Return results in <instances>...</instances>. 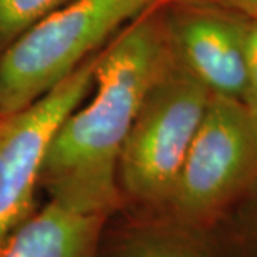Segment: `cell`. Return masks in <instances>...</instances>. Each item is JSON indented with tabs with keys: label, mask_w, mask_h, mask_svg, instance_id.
Returning a JSON list of instances; mask_svg holds the SVG:
<instances>
[{
	"label": "cell",
	"mask_w": 257,
	"mask_h": 257,
	"mask_svg": "<svg viewBox=\"0 0 257 257\" xmlns=\"http://www.w3.org/2000/svg\"><path fill=\"white\" fill-rule=\"evenodd\" d=\"M172 57L166 23L150 10L96 55L92 99L62 121L47 149L40 182L50 199L104 216L116 209L121 149L149 89Z\"/></svg>",
	"instance_id": "6da1fadb"
},
{
	"label": "cell",
	"mask_w": 257,
	"mask_h": 257,
	"mask_svg": "<svg viewBox=\"0 0 257 257\" xmlns=\"http://www.w3.org/2000/svg\"><path fill=\"white\" fill-rule=\"evenodd\" d=\"M160 0H70L6 46L0 57V119L39 100L94 49Z\"/></svg>",
	"instance_id": "7a4b0ae2"
},
{
	"label": "cell",
	"mask_w": 257,
	"mask_h": 257,
	"mask_svg": "<svg viewBox=\"0 0 257 257\" xmlns=\"http://www.w3.org/2000/svg\"><path fill=\"white\" fill-rule=\"evenodd\" d=\"M210 96L173 53L149 89L120 153L117 175L130 197L167 206Z\"/></svg>",
	"instance_id": "3957f363"
},
{
	"label": "cell",
	"mask_w": 257,
	"mask_h": 257,
	"mask_svg": "<svg viewBox=\"0 0 257 257\" xmlns=\"http://www.w3.org/2000/svg\"><path fill=\"white\" fill-rule=\"evenodd\" d=\"M257 184V116L211 94L167 206L183 223L207 220Z\"/></svg>",
	"instance_id": "277c9868"
},
{
	"label": "cell",
	"mask_w": 257,
	"mask_h": 257,
	"mask_svg": "<svg viewBox=\"0 0 257 257\" xmlns=\"http://www.w3.org/2000/svg\"><path fill=\"white\" fill-rule=\"evenodd\" d=\"M90 56L26 109L0 119V246L35 211V193L56 130L93 87Z\"/></svg>",
	"instance_id": "5b68a950"
},
{
	"label": "cell",
	"mask_w": 257,
	"mask_h": 257,
	"mask_svg": "<svg viewBox=\"0 0 257 257\" xmlns=\"http://www.w3.org/2000/svg\"><path fill=\"white\" fill-rule=\"evenodd\" d=\"M244 22L202 9L177 12L165 22L176 59L211 94L244 97Z\"/></svg>",
	"instance_id": "8992f818"
},
{
	"label": "cell",
	"mask_w": 257,
	"mask_h": 257,
	"mask_svg": "<svg viewBox=\"0 0 257 257\" xmlns=\"http://www.w3.org/2000/svg\"><path fill=\"white\" fill-rule=\"evenodd\" d=\"M107 216L50 199L0 246V257H96Z\"/></svg>",
	"instance_id": "52a82bcc"
},
{
	"label": "cell",
	"mask_w": 257,
	"mask_h": 257,
	"mask_svg": "<svg viewBox=\"0 0 257 257\" xmlns=\"http://www.w3.org/2000/svg\"><path fill=\"white\" fill-rule=\"evenodd\" d=\"M116 257H204L200 248L175 227L139 230L120 247Z\"/></svg>",
	"instance_id": "ba28073f"
},
{
	"label": "cell",
	"mask_w": 257,
	"mask_h": 257,
	"mask_svg": "<svg viewBox=\"0 0 257 257\" xmlns=\"http://www.w3.org/2000/svg\"><path fill=\"white\" fill-rule=\"evenodd\" d=\"M70 0H0V43L8 46L23 32Z\"/></svg>",
	"instance_id": "9c48e42d"
},
{
	"label": "cell",
	"mask_w": 257,
	"mask_h": 257,
	"mask_svg": "<svg viewBox=\"0 0 257 257\" xmlns=\"http://www.w3.org/2000/svg\"><path fill=\"white\" fill-rule=\"evenodd\" d=\"M244 64L247 89L243 101L257 100V19L244 22Z\"/></svg>",
	"instance_id": "30bf717a"
},
{
	"label": "cell",
	"mask_w": 257,
	"mask_h": 257,
	"mask_svg": "<svg viewBox=\"0 0 257 257\" xmlns=\"http://www.w3.org/2000/svg\"><path fill=\"white\" fill-rule=\"evenodd\" d=\"M229 3L250 19H257V0H229Z\"/></svg>",
	"instance_id": "8fae6325"
},
{
	"label": "cell",
	"mask_w": 257,
	"mask_h": 257,
	"mask_svg": "<svg viewBox=\"0 0 257 257\" xmlns=\"http://www.w3.org/2000/svg\"><path fill=\"white\" fill-rule=\"evenodd\" d=\"M247 104L248 107L251 109V110L254 111V114L257 116V100H253V101H250V103H246Z\"/></svg>",
	"instance_id": "7c38bea8"
},
{
	"label": "cell",
	"mask_w": 257,
	"mask_h": 257,
	"mask_svg": "<svg viewBox=\"0 0 257 257\" xmlns=\"http://www.w3.org/2000/svg\"><path fill=\"white\" fill-rule=\"evenodd\" d=\"M186 2H193V0H186ZM200 2H220V0H200ZM224 2H229V0H224Z\"/></svg>",
	"instance_id": "4fadbf2b"
}]
</instances>
